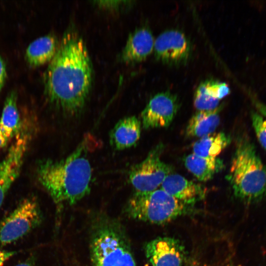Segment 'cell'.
<instances>
[{
	"label": "cell",
	"instance_id": "14",
	"mask_svg": "<svg viewBox=\"0 0 266 266\" xmlns=\"http://www.w3.org/2000/svg\"><path fill=\"white\" fill-rule=\"evenodd\" d=\"M141 133V123L134 116L125 117L111 130L110 143L116 150H124L134 145L139 140Z\"/></svg>",
	"mask_w": 266,
	"mask_h": 266
},
{
	"label": "cell",
	"instance_id": "15",
	"mask_svg": "<svg viewBox=\"0 0 266 266\" xmlns=\"http://www.w3.org/2000/svg\"><path fill=\"white\" fill-rule=\"evenodd\" d=\"M59 43L57 37L52 34L36 38L30 43L26 50V63L31 67L50 63L56 53Z\"/></svg>",
	"mask_w": 266,
	"mask_h": 266
},
{
	"label": "cell",
	"instance_id": "4",
	"mask_svg": "<svg viewBox=\"0 0 266 266\" xmlns=\"http://www.w3.org/2000/svg\"><path fill=\"white\" fill-rule=\"evenodd\" d=\"M228 178L234 197L243 203L254 204L266 198V165L246 136L237 141Z\"/></svg>",
	"mask_w": 266,
	"mask_h": 266
},
{
	"label": "cell",
	"instance_id": "1",
	"mask_svg": "<svg viewBox=\"0 0 266 266\" xmlns=\"http://www.w3.org/2000/svg\"><path fill=\"white\" fill-rule=\"evenodd\" d=\"M93 82V66L86 44L73 29L66 31L44 75L48 101L69 116L83 109Z\"/></svg>",
	"mask_w": 266,
	"mask_h": 266
},
{
	"label": "cell",
	"instance_id": "18",
	"mask_svg": "<svg viewBox=\"0 0 266 266\" xmlns=\"http://www.w3.org/2000/svg\"><path fill=\"white\" fill-rule=\"evenodd\" d=\"M230 142V136L225 133H213L200 138L193 144V153L204 158H216Z\"/></svg>",
	"mask_w": 266,
	"mask_h": 266
},
{
	"label": "cell",
	"instance_id": "17",
	"mask_svg": "<svg viewBox=\"0 0 266 266\" xmlns=\"http://www.w3.org/2000/svg\"><path fill=\"white\" fill-rule=\"evenodd\" d=\"M187 169L199 180L206 181L220 172L224 167L223 161L219 158H208L194 153L184 159Z\"/></svg>",
	"mask_w": 266,
	"mask_h": 266
},
{
	"label": "cell",
	"instance_id": "16",
	"mask_svg": "<svg viewBox=\"0 0 266 266\" xmlns=\"http://www.w3.org/2000/svg\"><path fill=\"white\" fill-rule=\"evenodd\" d=\"M221 107L209 111H198L190 119L186 129L189 137L201 138L213 133L220 123Z\"/></svg>",
	"mask_w": 266,
	"mask_h": 266
},
{
	"label": "cell",
	"instance_id": "11",
	"mask_svg": "<svg viewBox=\"0 0 266 266\" xmlns=\"http://www.w3.org/2000/svg\"><path fill=\"white\" fill-rule=\"evenodd\" d=\"M179 107L176 96L168 92L159 93L149 101L141 112L144 129L168 127L172 121Z\"/></svg>",
	"mask_w": 266,
	"mask_h": 266
},
{
	"label": "cell",
	"instance_id": "13",
	"mask_svg": "<svg viewBox=\"0 0 266 266\" xmlns=\"http://www.w3.org/2000/svg\"><path fill=\"white\" fill-rule=\"evenodd\" d=\"M155 39L147 28L136 29L129 35L120 56L122 62L135 63L145 60L153 51Z\"/></svg>",
	"mask_w": 266,
	"mask_h": 266
},
{
	"label": "cell",
	"instance_id": "26",
	"mask_svg": "<svg viewBox=\"0 0 266 266\" xmlns=\"http://www.w3.org/2000/svg\"><path fill=\"white\" fill-rule=\"evenodd\" d=\"M35 263V257L33 255H32L25 261L17 264L15 266H34Z\"/></svg>",
	"mask_w": 266,
	"mask_h": 266
},
{
	"label": "cell",
	"instance_id": "28",
	"mask_svg": "<svg viewBox=\"0 0 266 266\" xmlns=\"http://www.w3.org/2000/svg\"></svg>",
	"mask_w": 266,
	"mask_h": 266
},
{
	"label": "cell",
	"instance_id": "2",
	"mask_svg": "<svg viewBox=\"0 0 266 266\" xmlns=\"http://www.w3.org/2000/svg\"><path fill=\"white\" fill-rule=\"evenodd\" d=\"M87 150L88 143L82 142L67 157L44 160L38 166V181L59 207L75 204L90 193L92 171Z\"/></svg>",
	"mask_w": 266,
	"mask_h": 266
},
{
	"label": "cell",
	"instance_id": "3",
	"mask_svg": "<svg viewBox=\"0 0 266 266\" xmlns=\"http://www.w3.org/2000/svg\"><path fill=\"white\" fill-rule=\"evenodd\" d=\"M89 249L91 266H137L124 227L106 215L92 219Z\"/></svg>",
	"mask_w": 266,
	"mask_h": 266
},
{
	"label": "cell",
	"instance_id": "27",
	"mask_svg": "<svg viewBox=\"0 0 266 266\" xmlns=\"http://www.w3.org/2000/svg\"><path fill=\"white\" fill-rule=\"evenodd\" d=\"M10 139L0 128V149L4 147Z\"/></svg>",
	"mask_w": 266,
	"mask_h": 266
},
{
	"label": "cell",
	"instance_id": "20",
	"mask_svg": "<svg viewBox=\"0 0 266 266\" xmlns=\"http://www.w3.org/2000/svg\"><path fill=\"white\" fill-rule=\"evenodd\" d=\"M220 100L207 95L205 91L203 82L197 87L194 96V104L198 111H209L218 107Z\"/></svg>",
	"mask_w": 266,
	"mask_h": 266
},
{
	"label": "cell",
	"instance_id": "12",
	"mask_svg": "<svg viewBox=\"0 0 266 266\" xmlns=\"http://www.w3.org/2000/svg\"><path fill=\"white\" fill-rule=\"evenodd\" d=\"M160 188L177 200L193 206L203 199L206 194L205 188L201 185L178 174L171 173L166 177Z\"/></svg>",
	"mask_w": 266,
	"mask_h": 266
},
{
	"label": "cell",
	"instance_id": "7",
	"mask_svg": "<svg viewBox=\"0 0 266 266\" xmlns=\"http://www.w3.org/2000/svg\"><path fill=\"white\" fill-rule=\"evenodd\" d=\"M164 149V144L159 143L150 150L144 160L131 168L129 179L134 192H149L158 189L171 173V166L161 159Z\"/></svg>",
	"mask_w": 266,
	"mask_h": 266
},
{
	"label": "cell",
	"instance_id": "6",
	"mask_svg": "<svg viewBox=\"0 0 266 266\" xmlns=\"http://www.w3.org/2000/svg\"><path fill=\"white\" fill-rule=\"evenodd\" d=\"M43 220L38 202L33 198L23 200L0 222V244L12 243L38 227Z\"/></svg>",
	"mask_w": 266,
	"mask_h": 266
},
{
	"label": "cell",
	"instance_id": "10",
	"mask_svg": "<svg viewBox=\"0 0 266 266\" xmlns=\"http://www.w3.org/2000/svg\"><path fill=\"white\" fill-rule=\"evenodd\" d=\"M144 252L151 266H183L186 259L184 246L174 237L151 240L145 245Z\"/></svg>",
	"mask_w": 266,
	"mask_h": 266
},
{
	"label": "cell",
	"instance_id": "9",
	"mask_svg": "<svg viewBox=\"0 0 266 266\" xmlns=\"http://www.w3.org/2000/svg\"><path fill=\"white\" fill-rule=\"evenodd\" d=\"M153 50L159 61L168 65H180L189 59L191 45L183 33L170 29L164 31L156 37Z\"/></svg>",
	"mask_w": 266,
	"mask_h": 266
},
{
	"label": "cell",
	"instance_id": "21",
	"mask_svg": "<svg viewBox=\"0 0 266 266\" xmlns=\"http://www.w3.org/2000/svg\"><path fill=\"white\" fill-rule=\"evenodd\" d=\"M206 93L211 97L220 100L230 93L227 84L215 80H207L203 82Z\"/></svg>",
	"mask_w": 266,
	"mask_h": 266
},
{
	"label": "cell",
	"instance_id": "24",
	"mask_svg": "<svg viewBox=\"0 0 266 266\" xmlns=\"http://www.w3.org/2000/svg\"><path fill=\"white\" fill-rule=\"evenodd\" d=\"M7 78L6 64L0 55V92L3 88Z\"/></svg>",
	"mask_w": 266,
	"mask_h": 266
},
{
	"label": "cell",
	"instance_id": "23",
	"mask_svg": "<svg viewBox=\"0 0 266 266\" xmlns=\"http://www.w3.org/2000/svg\"><path fill=\"white\" fill-rule=\"evenodd\" d=\"M100 7L109 10H119L130 5L131 1L127 0H96L93 1Z\"/></svg>",
	"mask_w": 266,
	"mask_h": 266
},
{
	"label": "cell",
	"instance_id": "19",
	"mask_svg": "<svg viewBox=\"0 0 266 266\" xmlns=\"http://www.w3.org/2000/svg\"><path fill=\"white\" fill-rule=\"evenodd\" d=\"M17 99L16 91H12L8 94L0 118V128L10 138L19 132L21 126Z\"/></svg>",
	"mask_w": 266,
	"mask_h": 266
},
{
	"label": "cell",
	"instance_id": "22",
	"mask_svg": "<svg viewBox=\"0 0 266 266\" xmlns=\"http://www.w3.org/2000/svg\"><path fill=\"white\" fill-rule=\"evenodd\" d=\"M251 119L257 139L263 148L266 150V120L256 112L251 114Z\"/></svg>",
	"mask_w": 266,
	"mask_h": 266
},
{
	"label": "cell",
	"instance_id": "25",
	"mask_svg": "<svg viewBox=\"0 0 266 266\" xmlns=\"http://www.w3.org/2000/svg\"><path fill=\"white\" fill-rule=\"evenodd\" d=\"M16 251L0 250V266H2L4 262L16 254Z\"/></svg>",
	"mask_w": 266,
	"mask_h": 266
},
{
	"label": "cell",
	"instance_id": "5",
	"mask_svg": "<svg viewBox=\"0 0 266 266\" xmlns=\"http://www.w3.org/2000/svg\"><path fill=\"white\" fill-rule=\"evenodd\" d=\"M194 209V206L159 188L149 192H134L127 201L124 211L133 219L159 225L189 214Z\"/></svg>",
	"mask_w": 266,
	"mask_h": 266
},
{
	"label": "cell",
	"instance_id": "8",
	"mask_svg": "<svg viewBox=\"0 0 266 266\" xmlns=\"http://www.w3.org/2000/svg\"><path fill=\"white\" fill-rule=\"evenodd\" d=\"M30 138L27 131L18 133L0 162V207L8 190L19 175Z\"/></svg>",
	"mask_w": 266,
	"mask_h": 266
}]
</instances>
